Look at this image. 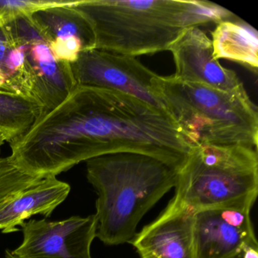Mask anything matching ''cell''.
Returning <instances> with one entry per match:
<instances>
[{
  "label": "cell",
  "instance_id": "1",
  "mask_svg": "<svg viewBox=\"0 0 258 258\" xmlns=\"http://www.w3.org/2000/svg\"><path fill=\"white\" fill-rule=\"evenodd\" d=\"M37 137L46 159L63 171L118 152L181 167L190 149L168 116L126 93L85 86L41 117Z\"/></svg>",
  "mask_w": 258,
  "mask_h": 258
},
{
  "label": "cell",
  "instance_id": "2",
  "mask_svg": "<svg viewBox=\"0 0 258 258\" xmlns=\"http://www.w3.org/2000/svg\"><path fill=\"white\" fill-rule=\"evenodd\" d=\"M73 7L91 25L95 49L134 57L168 50L189 28L238 18L208 1L80 0Z\"/></svg>",
  "mask_w": 258,
  "mask_h": 258
},
{
  "label": "cell",
  "instance_id": "3",
  "mask_svg": "<svg viewBox=\"0 0 258 258\" xmlns=\"http://www.w3.org/2000/svg\"><path fill=\"white\" fill-rule=\"evenodd\" d=\"M96 193V237L108 245L131 242L145 214L176 186L179 167L155 157L118 152L86 161Z\"/></svg>",
  "mask_w": 258,
  "mask_h": 258
},
{
  "label": "cell",
  "instance_id": "4",
  "mask_svg": "<svg viewBox=\"0 0 258 258\" xmlns=\"http://www.w3.org/2000/svg\"><path fill=\"white\" fill-rule=\"evenodd\" d=\"M153 83L167 115L189 148L206 144L257 149V110L247 92L227 93L173 75H158Z\"/></svg>",
  "mask_w": 258,
  "mask_h": 258
},
{
  "label": "cell",
  "instance_id": "5",
  "mask_svg": "<svg viewBox=\"0 0 258 258\" xmlns=\"http://www.w3.org/2000/svg\"><path fill=\"white\" fill-rule=\"evenodd\" d=\"M167 206L195 213L257 197V149L202 144L190 148Z\"/></svg>",
  "mask_w": 258,
  "mask_h": 258
},
{
  "label": "cell",
  "instance_id": "6",
  "mask_svg": "<svg viewBox=\"0 0 258 258\" xmlns=\"http://www.w3.org/2000/svg\"><path fill=\"white\" fill-rule=\"evenodd\" d=\"M71 67L77 85L126 93L168 116L154 87L158 75L136 57L93 49L81 52Z\"/></svg>",
  "mask_w": 258,
  "mask_h": 258
},
{
  "label": "cell",
  "instance_id": "7",
  "mask_svg": "<svg viewBox=\"0 0 258 258\" xmlns=\"http://www.w3.org/2000/svg\"><path fill=\"white\" fill-rule=\"evenodd\" d=\"M256 198L249 197L193 214L196 258H230L258 248L250 211Z\"/></svg>",
  "mask_w": 258,
  "mask_h": 258
},
{
  "label": "cell",
  "instance_id": "8",
  "mask_svg": "<svg viewBox=\"0 0 258 258\" xmlns=\"http://www.w3.org/2000/svg\"><path fill=\"white\" fill-rule=\"evenodd\" d=\"M16 38L25 45V64L31 96L46 111L66 100L77 87L71 64L54 58L47 41L30 16L9 24Z\"/></svg>",
  "mask_w": 258,
  "mask_h": 258
},
{
  "label": "cell",
  "instance_id": "9",
  "mask_svg": "<svg viewBox=\"0 0 258 258\" xmlns=\"http://www.w3.org/2000/svg\"><path fill=\"white\" fill-rule=\"evenodd\" d=\"M22 226L23 241L13 250L18 258H92L97 229L95 214L59 221L31 220Z\"/></svg>",
  "mask_w": 258,
  "mask_h": 258
},
{
  "label": "cell",
  "instance_id": "10",
  "mask_svg": "<svg viewBox=\"0 0 258 258\" xmlns=\"http://www.w3.org/2000/svg\"><path fill=\"white\" fill-rule=\"evenodd\" d=\"M168 50L174 59L176 79L227 93L246 91L235 72L214 58L212 41L200 28L187 30Z\"/></svg>",
  "mask_w": 258,
  "mask_h": 258
},
{
  "label": "cell",
  "instance_id": "11",
  "mask_svg": "<svg viewBox=\"0 0 258 258\" xmlns=\"http://www.w3.org/2000/svg\"><path fill=\"white\" fill-rule=\"evenodd\" d=\"M193 214L167 206L131 240L141 258H196Z\"/></svg>",
  "mask_w": 258,
  "mask_h": 258
},
{
  "label": "cell",
  "instance_id": "12",
  "mask_svg": "<svg viewBox=\"0 0 258 258\" xmlns=\"http://www.w3.org/2000/svg\"><path fill=\"white\" fill-rule=\"evenodd\" d=\"M70 191L67 182L58 180L56 176H47L0 202V230L3 233L19 231L18 226L37 214L50 217Z\"/></svg>",
  "mask_w": 258,
  "mask_h": 258
},
{
  "label": "cell",
  "instance_id": "13",
  "mask_svg": "<svg viewBox=\"0 0 258 258\" xmlns=\"http://www.w3.org/2000/svg\"><path fill=\"white\" fill-rule=\"evenodd\" d=\"M212 36L213 55L241 63L256 72L258 67V34L238 18L217 24Z\"/></svg>",
  "mask_w": 258,
  "mask_h": 258
},
{
  "label": "cell",
  "instance_id": "14",
  "mask_svg": "<svg viewBox=\"0 0 258 258\" xmlns=\"http://www.w3.org/2000/svg\"><path fill=\"white\" fill-rule=\"evenodd\" d=\"M73 7L39 10L30 18L48 43L55 40L78 38L84 43L86 51L95 49L96 40L91 25Z\"/></svg>",
  "mask_w": 258,
  "mask_h": 258
},
{
  "label": "cell",
  "instance_id": "15",
  "mask_svg": "<svg viewBox=\"0 0 258 258\" xmlns=\"http://www.w3.org/2000/svg\"><path fill=\"white\" fill-rule=\"evenodd\" d=\"M44 113L34 98L0 90V134L10 144L23 137Z\"/></svg>",
  "mask_w": 258,
  "mask_h": 258
},
{
  "label": "cell",
  "instance_id": "16",
  "mask_svg": "<svg viewBox=\"0 0 258 258\" xmlns=\"http://www.w3.org/2000/svg\"><path fill=\"white\" fill-rule=\"evenodd\" d=\"M77 3L68 0H0V27L19 18L31 16L39 10L61 6L72 7Z\"/></svg>",
  "mask_w": 258,
  "mask_h": 258
},
{
  "label": "cell",
  "instance_id": "17",
  "mask_svg": "<svg viewBox=\"0 0 258 258\" xmlns=\"http://www.w3.org/2000/svg\"><path fill=\"white\" fill-rule=\"evenodd\" d=\"M25 186V175L10 157L0 158V202L19 192Z\"/></svg>",
  "mask_w": 258,
  "mask_h": 258
},
{
  "label": "cell",
  "instance_id": "18",
  "mask_svg": "<svg viewBox=\"0 0 258 258\" xmlns=\"http://www.w3.org/2000/svg\"><path fill=\"white\" fill-rule=\"evenodd\" d=\"M13 43V39L8 25L0 27V66H2Z\"/></svg>",
  "mask_w": 258,
  "mask_h": 258
},
{
  "label": "cell",
  "instance_id": "19",
  "mask_svg": "<svg viewBox=\"0 0 258 258\" xmlns=\"http://www.w3.org/2000/svg\"><path fill=\"white\" fill-rule=\"evenodd\" d=\"M230 258H258V248H248Z\"/></svg>",
  "mask_w": 258,
  "mask_h": 258
},
{
  "label": "cell",
  "instance_id": "20",
  "mask_svg": "<svg viewBox=\"0 0 258 258\" xmlns=\"http://www.w3.org/2000/svg\"><path fill=\"white\" fill-rule=\"evenodd\" d=\"M4 258H18L16 255L13 253V250H9L7 249L5 252V255H4Z\"/></svg>",
  "mask_w": 258,
  "mask_h": 258
},
{
  "label": "cell",
  "instance_id": "21",
  "mask_svg": "<svg viewBox=\"0 0 258 258\" xmlns=\"http://www.w3.org/2000/svg\"><path fill=\"white\" fill-rule=\"evenodd\" d=\"M6 143L5 139H4V137H3L1 134H0V149H1V147H2L3 145L4 144V143Z\"/></svg>",
  "mask_w": 258,
  "mask_h": 258
}]
</instances>
